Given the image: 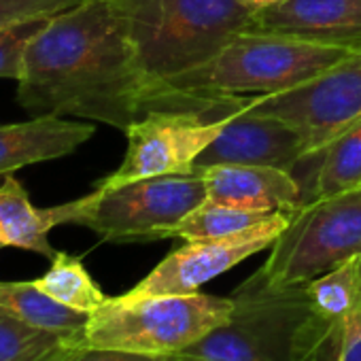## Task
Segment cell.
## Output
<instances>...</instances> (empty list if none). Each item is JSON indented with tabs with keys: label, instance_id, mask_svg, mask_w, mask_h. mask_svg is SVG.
Wrapping results in <instances>:
<instances>
[{
	"label": "cell",
	"instance_id": "obj_11",
	"mask_svg": "<svg viewBox=\"0 0 361 361\" xmlns=\"http://www.w3.org/2000/svg\"><path fill=\"white\" fill-rule=\"evenodd\" d=\"M304 159L302 136L283 119L238 113L198 155L194 170L238 164L293 170Z\"/></svg>",
	"mask_w": 361,
	"mask_h": 361
},
{
	"label": "cell",
	"instance_id": "obj_16",
	"mask_svg": "<svg viewBox=\"0 0 361 361\" xmlns=\"http://www.w3.org/2000/svg\"><path fill=\"white\" fill-rule=\"evenodd\" d=\"M0 306L32 327L85 342L92 312L77 310L54 300L35 281L0 283Z\"/></svg>",
	"mask_w": 361,
	"mask_h": 361
},
{
	"label": "cell",
	"instance_id": "obj_18",
	"mask_svg": "<svg viewBox=\"0 0 361 361\" xmlns=\"http://www.w3.org/2000/svg\"><path fill=\"white\" fill-rule=\"evenodd\" d=\"M87 346L28 325L0 306V361H56Z\"/></svg>",
	"mask_w": 361,
	"mask_h": 361
},
{
	"label": "cell",
	"instance_id": "obj_19",
	"mask_svg": "<svg viewBox=\"0 0 361 361\" xmlns=\"http://www.w3.org/2000/svg\"><path fill=\"white\" fill-rule=\"evenodd\" d=\"M314 310L327 321H340L361 310L359 255L306 283Z\"/></svg>",
	"mask_w": 361,
	"mask_h": 361
},
{
	"label": "cell",
	"instance_id": "obj_12",
	"mask_svg": "<svg viewBox=\"0 0 361 361\" xmlns=\"http://www.w3.org/2000/svg\"><path fill=\"white\" fill-rule=\"evenodd\" d=\"M249 32L361 51V0H285L253 13Z\"/></svg>",
	"mask_w": 361,
	"mask_h": 361
},
{
	"label": "cell",
	"instance_id": "obj_17",
	"mask_svg": "<svg viewBox=\"0 0 361 361\" xmlns=\"http://www.w3.org/2000/svg\"><path fill=\"white\" fill-rule=\"evenodd\" d=\"M302 161H317L310 185L304 192V204L361 188V119L323 151Z\"/></svg>",
	"mask_w": 361,
	"mask_h": 361
},
{
	"label": "cell",
	"instance_id": "obj_1",
	"mask_svg": "<svg viewBox=\"0 0 361 361\" xmlns=\"http://www.w3.org/2000/svg\"><path fill=\"white\" fill-rule=\"evenodd\" d=\"M18 85V102L37 117L75 115L126 132L159 111L111 0L51 18L28 45Z\"/></svg>",
	"mask_w": 361,
	"mask_h": 361
},
{
	"label": "cell",
	"instance_id": "obj_5",
	"mask_svg": "<svg viewBox=\"0 0 361 361\" xmlns=\"http://www.w3.org/2000/svg\"><path fill=\"white\" fill-rule=\"evenodd\" d=\"M202 172L164 174L96 190L79 200L54 207L56 221L77 224L109 243H149L172 236V230L204 200Z\"/></svg>",
	"mask_w": 361,
	"mask_h": 361
},
{
	"label": "cell",
	"instance_id": "obj_25",
	"mask_svg": "<svg viewBox=\"0 0 361 361\" xmlns=\"http://www.w3.org/2000/svg\"><path fill=\"white\" fill-rule=\"evenodd\" d=\"M71 361H178V359L176 355H147V353H132V350H117V348L83 346L73 355Z\"/></svg>",
	"mask_w": 361,
	"mask_h": 361
},
{
	"label": "cell",
	"instance_id": "obj_23",
	"mask_svg": "<svg viewBox=\"0 0 361 361\" xmlns=\"http://www.w3.org/2000/svg\"><path fill=\"white\" fill-rule=\"evenodd\" d=\"M47 22L49 20H35L0 28V77L20 81L26 49L32 39L47 26Z\"/></svg>",
	"mask_w": 361,
	"mask_h": 361
},
{
	"label": "cell",
	"instance_id": "obj_3",
	"mask_svg": "<svg viewBox=\"0 0 361 361\" xmlns=\"http://www.w3.org/2000/svg\"><path fill=\"white\" fill-rule=\"evenodd\" d=\"M230 319L183 348L178 361H310L329 323L304 285L268 287L249 276L232 295Z\"/></svg>",
	"mask_w": 361,
	"mask_h": 361
},
{
	"label": "cell",
	"instance_id": "obj_21",
	"mask_svg": "<svg viewBox=\"0 0 361 361\" xmlns=\"http://www.w3.org/2000/svg\"><path fill=\"white\" fill-rule=\"evenodd\" d=\"M270 215L274 213H251V211L217 204L207 198L196 211H192L172 230L170 238H183V240L221 238V236L243 232L251 226H257Z\"/></svg>",
	"mask_w": 361,
	"mask_h": 361
},
{
	"label": "cell",
	"instance_id": "obj_8",
	"mask_svg": "<svg viewBox=\"0 0 361 361\" xmlns=\"http://www.w3.org/2000/svg\"><path fill=\"white\" fill-rule=\"evenodd\" d=\"M240 113L289 123L302 136L306 159L361 119V54L293 90L253 96Z\"/></svg>",
	"mask_w": 361,
	"mask_h": 361
},
{
	"label": "cell",
	"instance_id": "obj_29",
	"mask_svg": "<svg viewBox=\"0 0 361 361\" xmlns=\"http://www.w3.org/2000/svg\"><path fill=\"white\" fill-rule=\"evenodd\" d=\"M3 247H5V245H3V243H0V249H3Z\"/></svg>",
	"mask_w": 361,
	"mask_h": 361
},
{
	"label": "cell",
	"instance_id": "obj_28",
	"mask_svg": "<svg viewBox=\"0 0 361 361\" xmlns=\"http://www.w3.org/2000/svg\"><path fill=\"white\" fill-rule=\"evenodd\" d=\"M359 270H361V255H359Z\"/></svg>",
	"mask_w": 361,
	"mask_h": 361
},
{
	"label": "cell",
	"instance_id": "obj_26",
	"mask_svg": "<svg viewBox=\"0 0 361 361\" xmlns=\"http://www.w3.org/2000/svg\"><path fill=\"white\" fill-rule=\"evenodd\" d=\"M240 3H243L245 7H249L253 13H257V11H262V9L276 7V5L285 3V0H240Z\"/></svg>",
	"mask_w": 361,
	"mask_h": 361
},
{
	"label": "cell",
	"instance_id": "obj_4",
	"mask_svg": "<svg viewBox=\"0 0 361 361\" xmlns=\"http://www.w3.org/2000/svg\"><path fill=\"white\" fill-rule=\"evenodd\" d=\"M361 51L272 32H243L202 66L161 85L164 109H185L190 96H272L308 83Z\"/></svg>",
	"mask_w": 361,
	"mask_h": 361
},
{
	"label": "cell",
	"instance_id": "obj_24",
	"mask_svg": "<svg viewBox=\"0 0 361 361\" xmlns=\"http://www.w3.org/2000/svg\"><path fill=\"white\" fill-rule=\"evenodd\" d=\"M85 0H0V28L22 22L51 20Z\"/></svg>",
	"mask_w": 361,
	"mask_h": 361
},
{
	"label": "cell",
	"instance_id": "obj_20",
	"mask_svg": "<svg viewBox=\"0 0 361 361\" xmlns=\"http://www.w3.org/2000/svg\"><path fill=\"white\" fill-rule=\"evenodd\" d=\"M54 300L85 312H94L106 302V295L94 283L83 262L68 253H56L51 268L35 281Z\"/></svg>",
	"mask_w": 361,
	"mask_h": 361
},
{
	"label": "cell",
	"instance_id": "obj_7",
	"mask_svg": "<svg viewBox=\"0 0 361 361\" xmlns=\"http://www.w3.org/2000/svg\"><path fill=\"white\" fill-rule=\"evenodd\" d=\"M361 255V188L304 204L251 274L268 287L304 285Z\"/></svg>",
	"mask_w": 361,
	"mask_h": 361
},
{
	"label": "cell",
	"instance_id": "obj_27",
	"mask_svg": "<svg viewBox=\"0 0 361 361\" xmlns=\"http://www.w3.org/2000/svg\"><path fill=\"white\" fill-rule=\"evenodd\" d=\"M79 350H81V348H79ZM75 353H77V350H75ZM75 353H71V355H64V357H60V359H56V361H71Z\"/></svg>",
	"mask_w": 361,
	"mask_h": 361
},
{
	"label": "cell",
	"instance_id": "obj_13",
	"mask_svg": "<svg viewBox=\"0 0 361 361\" xmlns=\"http://www.w3.org/2000/svg\"><path fill=\"white\" fill-rule=\"evenodd\" d=\"M207 180L209 200L251 213H298L304 192L298 178L283 168L221 164L198 170Z\"/></svg>",
	"mask_w": 361,
	"mask_h": 361
},
{
	"label": "cell",
	"instance_id": "obj_22",
	"mask_svg": "<svg viewBox=\"0 0 361 361\" xmlns=\"http://www.w3.org/2000/svg\"><path fill=\"white\" fill-rule=\"evenodd\" d=\"M310 361H361V310L331 321Z\"/></svg>",
	"mask_w": 361,
	"mask_h": 361
},
{
	"label": "cell",
	"instance_id": "obj_2",
	"mask_svg": "<svg viewBox=\"0 0 361 361\" xmlns=\"http://www.w3.org/2000/svg\"><path fill=\"white\" fill-rule=\"evenodd\" d=\"M111 5L159 109L168 79L215 58L253 22V11L240 0H111Z\"/></svg>",
	"mask_w": 361,
	"mask_h": 361
},
{
	"label": "cell",
	"instance_id": "obj_15",
	"mask_svg": "<svg viewBox=\"0 0 361 361\" xmlns=\"http://www.w3.org/2000/svg\"><path fill=\"white\" fill-rule=\"evenodd\" d=\"M56 226L54 207L37 209L20 180L13 174H5L0 185V243L54 259L58 251H54L47 236Z\"/></svg>",
	"mask_w": 361,
	"mask_h": 361
},
{
	"label": "cell",
	"instance_id": "obj_10",
	"mask_svg": "<svg viewBox=\"0 0 361 361\" xmlns=\"http://www.w3.org/2000/svg\"><path fill=\"white\" fill-rule=\"evenodd\" d=\"M291 215L274 213L257 226L243 232L188 240L183 247L168 253L142 281L128 293L132 295H164V293H196L204 283L232 270L255 253L270 249L287 228Z\"/></svg>",
	"mask_w": 361,
	"mask_h": 361
},
{
	"label": "cell",
	"instance_id": "obj_6",
	"mask_svg": "<svg viewBox=\"0 0 361 361\" xmlns=\"http://www.w3.org/2000/svg\"><path fill=\"white\" fill-rule=\"evenodd\" d=\"M232 298L207 293H164L106 298L90 317L85 344L147 355H178L226 323Z\"/></svg>",
	"mask_w": 361,
	"mask_h": 361
},
{
	"label": "cell",
	"instance_id": "obj_9",
	"mask_svg": "<svg viewBox=\"0 0 361 361\" xmlns=\"http://www.w3.org/2000/svg\"><path fill=\"white\" fill-rule=\"evenodd\" d=\"M228 119L185 109L149 111L126 128V157L98 185L115 188L138 178L192 172L198 155L217 138Z\"/></svg>",
	"mask_w": 361,
	"mask_h": 361
},
{
	"label": "cell",
	"instance_id": "obj_14",
	"mask_svg": "<svg viewBox=\"0 0 361 361\" xmlns=\"http://www.w3.org/2000/svg\"><path fill=\"white\" fill-rule=\"evenodd\" d=\"M94 132L92 123L66 121L62 115H39L32 121L0 126V174L71 155Z\"/></svg>",
	"mask_w": 361,
	"mask_h": 361
}]
</instances>
